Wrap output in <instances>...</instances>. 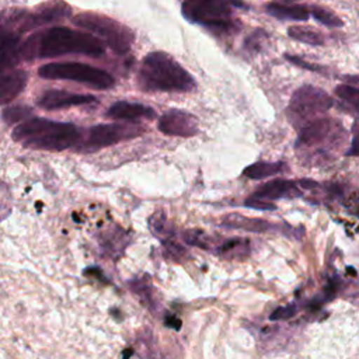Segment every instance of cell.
Segmentation results:
<instances>
[{"label":"cell","mask_w":359,"mask_h":359,"mask_svg":"<svg viewBox=\"0 0 359 359\" xmlns=\"http://www.w3.org/2000/svg\"><path fill=\"white\" fill-rule=\"evenodd\" d=\"M27 73L24 70H14L0 76V104L14 100L27 84Z\"/></svg>","instance_id":"cell-17"},{"label":"cell","mask_w":359,"mask_h":359,"mask_svg":"<svg viewBox=\"0 0 359 359\" xmlns=\"http://www.w3.org/2000/svg\"><path fill=\"white\" fill-rule=\"evenodd\" d=\"M107 116L112 119H122V121H135V119H153L156 112L153 108L137 104V102H128V101H118L112 104L108 111Z\"/></svg>","instance_id":"cell-16"},{"label":"cell","mask_w":359,"mask_h":359,"mask_svg":"<svg viewBox=\"0 0 359 359\" xmlns=\"http://www.w3.org/2000/svg\"><path fill=\"white\" fill-rule=\"evenodd\" d=\"M335 95L348 111L359 115V87L351 84H339L335 87Z\"/></svg>","instance_id":"cell-21"},{"label":"cell","mask_w":359,"mask_h":359,"mask_svg":"<svg viewBox=\"0 0 359 359\" xmlns=\"http://www.w3.org/2000/svg\"><path fill=\"white\" fill-rule=\"evenodd\" d=\"M285 59L289 60L290 63L296 65L297 67H302V69H306V70H310V72H317V73H323V72H324V69H323L321 66L313 65V63H310V62H306V60H303V59L299 57V56H293V55L286 53V55H285Z\"/></svg>","instance_id":"cell-31"},{"label":"cell","mask_w":359,"mask_h":359,"mask_svg":"<svg viewBox=\"0 0 359 359\" xmlns=\"http://www.w3.org/2000/svg\"><path fill=\"white\" fill-rule=\"evenodd\" d=\"M346 133L341 123L332 118L320 116L299 129L296 151L307 163L318 164L321 158H328L345 142Z\"/></svg>","instance_id":"cell-3"},{"label":"cell","mask_w":359,"mask_h":359,"mask_svg":"<svg viewBox=\"0 0 359 359\" xmlns=\"http://www.w3.org/2000/svg\"><path fill=\"white\" fill-rule=\"evenodd\" d=\"M73 22L77 27L86 28L102 38V41L118 55L126 53L135 39L133 32L126 25H122L116 20L102 14L80 13L79 15L73 17Z\"/></svg>","instance_id":"cell-7"},{"label":"cell","mask_w":359,"mask_h":359,"mask_svg":"<svg viewBox=\"0 0 359 359\" xmlns=\"http://www.w3.org/2000/svg\"><path fill=\"white\" fill-rule=\"evenodd\" d=\"M38 74L49 80H72L83 83L98 90H107L115 84L114 77L105 70L77 62L48 63L39 67Z\"/></svg>","instance_id":"cell-8"},{"label":"cell","mask_w":359,"mask_h":359,"mask_svg":"<svg viewBox=\"0 0 359 359\" xmlns=\"http://www.w3.org/2000/svg\"><path fill=\"white\" fill-rule=\"evenodd\" d=\"M244 206L247 208H254V209H259V210H273L276 209V206L271 202V201H265L261 198H257L254 195H251L250 198L245 199Z\"/></svg>","instance_id":"cell-28"},{"label":"cell","mask_w":359,"mask_h":359,"mask_svg":"<svg viewBox=\"0 0 359 359\" xmlns=\"http://www.w3.org/2000/svg\"><path fill=\"white\" fill-rule=\"evenodd\" d=\"M233 7L248 8L243 0H184L181 11L189 22L199 24L215 34L227 35L240 28V22L233 15Z\"/></svg>","instance_id":"cell-5"},{"label":"cell","mask_w":359,"mask_h":359,"mask_svg":"<svg viewBox=\"0 0 359 359\" xmlns=\"http://www.w3.org/2000/svg\"><path fill=\"white\" fill-rule=\"evenodd\" d=\"M161 133L168 136L189 137L198 133L199 121L195 115L182 109H170L164 112L157 123Z\"/></svg>","instance_id":"cell-10"},{"label":"cell","mask_w":359,"mask_h":359,"mask_svg":"<svg viewBox=\"0 0 359 359\" xmlns=\"http://www.w3.org/2000/svg\"><path fill=\"white\" fill-rule=\"evenodd\" d=\"M66 53L101 56L104 43L94 35L66 27H53L34 34L21 45V57H55Z\"/></svg>","instance_id":"cell-1"},{"label":"cell","mask_w":359,"mask_h":359,"mask_svg":"<svg viewBox=\"0 0 359 359\" xmlns=\"http://www.w3.org/2000/svg\"><path fill=\"white\" fill-rule=\"evenodd\" d=\"M219 226L230 230H244V231H252V233H268V231L279 230V226L276 223L258 219V217L241 216L238 213H230L222 217Z\"/></svg>","instance_id":"cell-14"},{"label":"cell","mask_w":359,"mask_h":359,"mask_svg":"<svg viewBox=\"0 0 359 359\" xmlns=\"http://www.w3.org/2000/svg\"><path fill=\"white\" fill-rule=\"evenodd\" d=\"M215 252L217 255H222L226 258L244 257V255H248V252H250V244L247 240L231 238V240H226L222 244H219Z\"/></svg>","instance_id":"cell-22"},{"label":"cell","mask_w":359,"mask_h":359,"mask_svg":"<svg viewBox=\"0 0 359 359\" xmlns=\"http://www.w3.org/2000/svg\"><path fill=\"white\" fill-rule=\"evenodd\" d=\"M13 139L25 147L65 150L76 143L79 139V129L66 122L31 118L22 121L13 130Z\"/></svg>","instance_id":"cell-4"},{"label":"cell","mask_w":359,"mask_h":359,"mask_svg":"<svg viewBox=\"0 0 359 359\" xmlns=\"http://www.w3.org/2000/svg\"><path fill=\"white\" fill-rule=\"evenodd\" d=\"M268 39V35L265 31L262 29H255L254 32H251L247 38H245V42H244V48L245 50H248L250 53H255V52H259L265 43V41Z\"/></svg>","instance_id":"cell-27"},{"label":"cell","mask_w":359,"mask_h":359,"mask_svg":"<svg viewBox=\"0 0 359 359\" xmlns=\"http://www.w3.org/2000/svg\"><path fill=\"white\" fill-rule=\"evenodd\" d=\"M93 102H95V98L93 95L73 94V93L60 91V90H49L43 93L38 100V105L45 109H59V108L86 105Z\"/></svg>","instance_id":"cell-13"},{"label":"cell","mask_w":359,"mask_h":359,"mask_svg":"<svg viewBox=\"0 0 359 359\" xmlns=\"http://www.w3.org/2000/svg\"><path fill=\"white\" fill-rule=\"evenodd\" d=\"M286 170V164L282 161H257L244 168L243 175L251 180H262L276 175Z\"/></svg>","instance_id":"cell-19"},{"label":"cell","mask_w":359,"mask_h":359,"mask_svg":"<svg viewBox=\"0 0 359 359\" xmlns=\"http://www.w3.org/2000/svg\"><path fill=\"white\" fill-rule=\"evenodd\" d=\"M137 84L143 91L188 93L196 87L189 72L161 50L144 56L137 73Z\"/></svg>","instance_id":"cell-2"},{"label":"cell","mask_w":359,"mask_h":359,"mask_svg":"<svg viewBox=\"0 0 359 359\" xmlns=\"http://www.w3.org/2000/svg\"><path fill=\"white\" fill-rule=\"evenodd\" d=\"M144 129L133 123H108L93 126L88 132V143L95 147H105L122 140L142 135Z\"/></svg>","instance_id":"cell-9"},{"label":"cell","mask_w":359,"mask_h":359,"mask_svg":"<svg viewBox=\"0 0 359 359\" xmlns=\"http://www.w3.org/2000/svg\"><path fill=\"white\" fill-rule=\"evenodd\" d=\"M345 156H359V123H355L352 128V142L349 149L345 151Z\"/></svg>","instance_id":"cell-32"},{"label":"cell","mask_w":359,"mask_h":359,"mask_svg":"<svg viewBox=\"0 0 359 359\" xmlns=\"http://www.w3.org/2000/svg\"><path fill=\"white\" fill-rule=\"evenodd\" d=\"M20 59V34L13 31H0V74L15 66Z\"/></svg>","instance_id":"cell-15"},{"label":"cell","mask_w":359,"mask_h":359,"mask_svg":"<svg viewBox=\"0 0 359 359\" xmlns=\"http://www.w3.org/2000/svg\"><path fill=\"white\" fill-rule=\"evenodd\" d=\"M296 314V306L289 304V306H280L278 309H275L272 311V314L269 316V320L272 321H279V320H286L290 318Z\"/></svg>","instance_id":"cell-29"},{"label":"cell","mask_w":359,"mask_h":359,"mask_svg":"<svg viewBox=\"0 0 359 359\" xmlns=\"http://www.w3.org/2000/svg\"><path fill=\"white\" fill-rule=\"evenodd\" d=\"M31 108L24 107V105H17V107H8L3 111V119L7 123H17L22 122L27 118L31 116Z\"/></svg>","instance_id":"cell-26"},{"label":"cell","mask_w":359,"mask_h":359,"mask_svg":"<svg viewBox=\"0 0 359 359\" xmlns=\"http://www.w3.org/2000/svg\"><path fill=\"white\" fill-rule=\"evenodd\" d=\"M332 105L334 100L327 91L320 87L306 84L294 90L292 94L286 108V116L296 129H300L310 121L320 118Z\"/></svg>","instance_id":"cell-6"},{"label":"cell","mask_w":359,"mask_h":359,"mask_svg":"<svg viewBox=\"0 0 359 359\" xmlns=\"http://www.w3.org/2000/svg\"><path fill=\"white\" fill-rule=\"evenodd\" d=\"M10 212V192L6 184L0 182V220H3Z\"/></svg>","instance_id":"cell-30"},{"label":"cell","mask_w":359,"mask_h":359,"mask_svg":"<svg viewBox=\"0 0 359 359\" xmlns=\"http://www.w3.org/2000/svg\"><path fill=\"white\" fill-rule=\"evenodd\" d=\"M184 240L187 244L189 245H195V247H199V248H203V250H209V251H216L219 243L216 244L215 238L201 230H188L184 233Z\"/></svg>","instance_id":"cell-23"},{"label":"cell","mask_w":359,"mask_h":359,"mask_svg":"<svg viewBox=\"0 0 359 359\" xmlns=\"http://www.w3.org/2000/svg\"><path fill=\"white\" fill-rule=\"evenodd\" d=\"M287 35L299 42L307 43V45H313V46H320L324 45L325 39L324 35L313 28H307V27H302V25H292L287 29Z\"/></svg>","instance_id":"cell-20"},{"label":"cell","mask_w":359,"mask_h":359,"mask_svg":"<svg viewBox=\"0 0 359 359\" xmlns=\"http://www.w3.org/2000/svg\"><path fill=\"white\" fill-rule=\"evenodd\" d=\"M309 10H310V14L318 22H321L325 27H332L334 28V27H342L344 25V21L335 13H332L331 10H327L321 6H311Z\"/></svg>","instance_id":"cell-24"},{"label":"cell","mask_w":359,"mask_h":359,"mask_svg":"<svg viewBox=\"0 0 359 359\" xmlns=\"http://www.w3.org/2000/svg\"><path fill=\"white\" fill-rule=\"evenodd\" d=\"M252 195L265 201H273L280 198H297L302 196L303 192L297 181L278 178L259 185Z\"/></svg>","instance_id":"cell-12"},{"label":"cell","mask_w":359,"mask_h":359,"mask_svg":"<svg viewBox=\"0 0 359 359\" xmlns=\"http://www.w3.org/2000/svg\"><path fill=\"white\" fill-rule=\"evenodd\" d=\"M72 8L62 0H52L45 4H41L34 13H25L22 15L20 31H28L35 27H41L49 24L52 21L62 20L70 15Z\"/></svg>","instance_id":"cell-11"},{"label":"cell","mask_w":359,"mask_h":359,"mask_svg":"<svg viewBox=\"0 0 359 359\" xmlns=\"http://www.w3.org/2000/svg\"><path fill=\"white\" fill-rule=\"evenodd\" d=\"M150 230L156 234V237L161 238L163 241L171 238L172 234L171 226L168 224L165 216L161 213H156L154 216L150 217Z\"/></svg>","instance_id":"cell-25"},{"label":"cell","mask_w":359,"mask_h":359,"mask_svg":"<svg viewBox=\"0 0 359 359\" xmlns=\"http://www.w3.org/2000/svg\"><path fill=\"white\" fill-rule=\"evenodd\" d=\"M344 80H348L352 83H359V76H345Z\"/></svg>","instance_id":"cell-33"},{"label":"cell","mask_w":359,"mask_h":359,"mask_svg":"<svg viewBox=\"0 0 359 359\" xmlns=\"http://www.w3.org/2000/svg\"><path fill=\"white\" fill-rule=\"evenodd\" d=\"M265 11L278 20H294L306 21L310 15V10L306 6L293 3H278L272 1L265 4Z\"/></svg>","instance_id":"cell-18"}]
</instances>
